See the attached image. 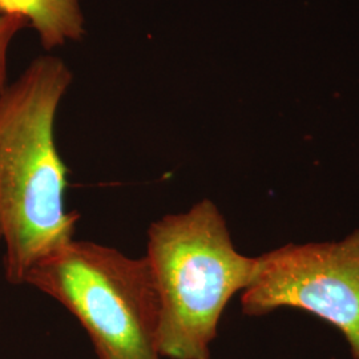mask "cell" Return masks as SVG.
Instances as JSON below:
<instances>
[{"instance_id":"6da1fadb","label":"cell","mask_w":359,"mask_h":359,"mask_svg":"<svg viewBox=\"0 0 359 359\" xmlns=\"http://www.w3.org/2000/svg\"><path fill=\"white\" fill-rule=\"evenodd\" d=\"M74 74L43 55L0 92V243L4 277L25 283L43 258L74 240L76 212H65L68 168L55 120Z\"/></svg>"},{"instance_id":"8992f818","label":"cell","mask_w":359,"mask_h":359,"mask_svg":"<svg viewBox=\"0 0 359 359\" xmlns=\"http://www.w3.org/2000/svg\"><path fill=\"white\" fill-rule=\"evenodd\" d=\"M28 26L20 16L0 13V92L7 87L8 50L15 35Z\"/></svg>"},{"instance_id":"277c9868","label":"cell","mask_w":359,"mask_h":359,"mask_svg":"<svg viewBox=\"0 0 359 359\" xmlns=\"http://www.w3.org/2000/svg\"><path fill=\"white\" fill-rule=\"evenodd\" d=\"M241 306L255 317L280 308L310 313L344 334L359 359V229L342 241L283 245L257 257Z\"/></svg>"},{"instance_id":"7a4b0ae2","label":"cell","mask_w":359,"mask_h":359,"mask_svg":"<svg viewBox=\"0 0 359 359\" xmlns=\"http://www.w3.org/2000/svg\"><path fill=\"white\" fill-rule=\"evenodd\" d=\"M147 261L158 304L157 348L167 359H209L221 316L256 271L237 252L210 200L168 215L148 231Z\"/></svg>"},{"instance_id":"5b68a950","label":"cell","mask_w":359,"mask_h":359,"mask_svg":"<svg viewBox=\"0 0 359 359\" xmlns=\"http://www.w3.org/2000/svg\"><path fill=\"white\" fill-rule=\"evenodd\" d=\"M83 0H0V13L20 16L50 51L84 38Z\"/></svg>"},{"instance_id":"3957f363","label":"cell","mask_w":359,"mask_h":359,"mask_svg":"<svg viewBox=\"0 0 359 359\" xmlns=\"http://www.w3.org/2000/svg\"><path fill=\"white\" fill-rule=\"evenodd\" d=\"M25 283L62 304L99 359H160L158 304L145 257L72 240L28 271Z\"/></svg>"}]
</instances>
